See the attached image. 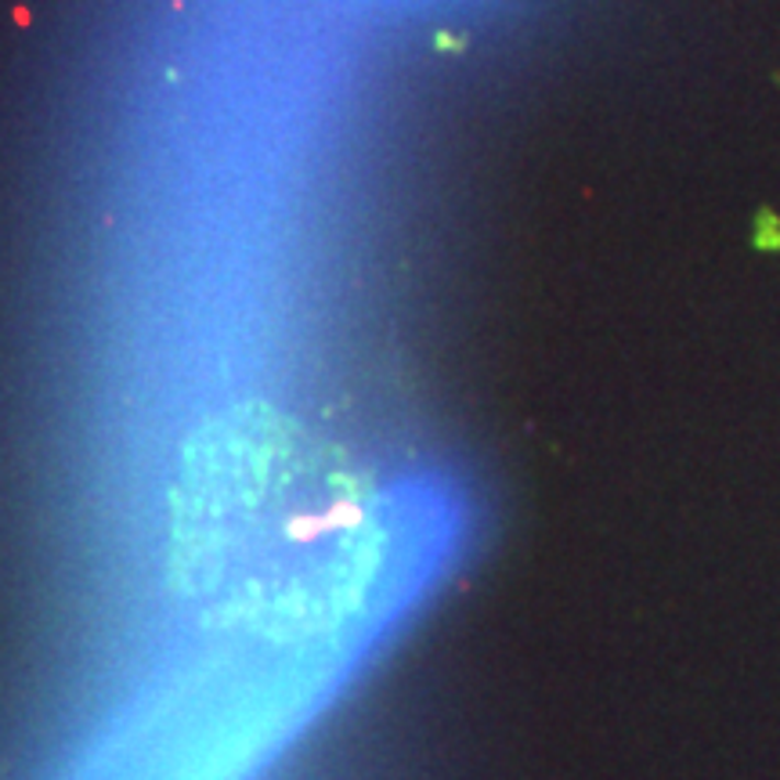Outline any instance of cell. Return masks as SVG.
<instances>
[{"mask_svg": "<svg viewBox=\"0 0 780 780\" xmlns=\"http://www.w3.org/2000/svg\"><path fill=\"white\" fill-rule=\"evenodd\" d=\"M373 4H387V8H427V4H460V0H373Z\"/></svg>", "mask_w": 780, "mask_h": 780, "instance_id": "1", "label": "cell"}]
</instances>
